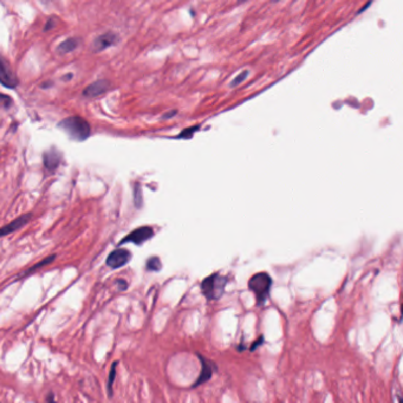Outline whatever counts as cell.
Returning <instances> with one entry per match:
<instances>
[{"label": "cell", "mask_w": 403, "mask_h": 403, "mask_svg": "<svg viewBox=\"0 0 403 403\" xmlns=\"http://www.w3.org/2000/svg\"><path fill=\"white\" fill-rule=\"evenodd\" d=\"M176 114H178V110H172V111H169V113H166V114H164L163 116H162V118H163V120H167V118L174 117Z\"/></svg>", "instance_id": "22"}, {"label": "cell", "mask_w": 403, "mask_h": 403, "mask_svg": "<svg viewBox=\"0 0 403 403\" xmlns=\"http://www.w3.org/2000/svg\"><path fill=\"white\" fill-rule=\"evenodd\" d=\"M130 259H132V253H130L128 249L118 248L115 249V251L111 252L108 256V258H107V265H108L110 268H120L128 264Z\"/></svg>", "instance_id": "5"}, {"label": "cell", "mask_w": 403, "mask_h": 403, "mask_svg": "<svg viewBox=\"0 0 403 403\" xmlns=\"http://www.w3.org/2000/svg\"><path fill=\"white\" fill-rule=\"evenodd\" d=\"M245 2H247V0H238V3H245Z\"/></svg>", "instance_id": "28"}, {"label": "cell", "mask_w": 403, "mask_h": 403, "mask_svg": "<svg viewBox=\"0 0 403 403\" xmlns=\"http://www.w3.org/2000/svg\"><path fill=\"white\" fill-rule=\"evenodd\" d=\"M56 258V256H51V257H48V258H45L44 260H41L40 263H38L37 265H34L33 267H31L30 268V270H28L26 271V273L25 274H28V273H31V272H33V271H36L37 268H40V267H43V266H45V265H48V264H50V263H52V260Z\"/></svg>", "instance_id": "18"}, {"label": "cell", "mask_w": 403, "mask_h": 403, "mask_svg": "<svg viewBox=\"0 0 403 403\" xmlns=\"http://www.w3.org/2000/svg\"><path fill=\"white\" fill-rule=\"evenodd\" d=\"M65 78H63L64 80H67V79H71V77H72V75H68V76H64Z\"/></svg>", "instance_id": "26"}, {"label": "cell", "mask_w": 403, "mask_h": 403, "mask_svg": "<svg viewBox=\"0 0 403 403\" xmlns=\"http://www.w3.org/2000/svg\"><path fill=\"white\" fill-rule=\"evenodd\" d=\"M49 86H52V83H51V82H48V83H45V84H43V86H41V88H50Z\"/></svg>", "instance_id": "25"}, {"label": "cell", "mask_w": 403, "mask_h": 403, "mask_svg": "<svg viewBox=\"0 0 403 403\" xmlns=\"http://www.w3.org/2000/svg\"><path fill=\"white\" fill-rule=\"evenodd\" d=\"M47 401H53V396H48Z\"/></svg>", "instance_id": "27"}, {"label": "cell", "mask_w": 403, "mask_h": 403, "mask_svg": "<svg viewBox=\"0 0 403 403\" xmlns=\"http://www.w3.org/2000/svg\"><path fill=\"white\" fill-rule=\"evenodd\" d=\"M0 104H3L5 108H9V107L12 104V99H11L7 95L0 94Z\"/></svg>", "instance_id": "19"}, {"label": "cell", "mask_w": 403, "mask_h": 403, "mask_svg": "<svg viewBox=\"0 0 403 403\" xmlns=\"http://www.w3.org/2000/svg\"><path fill=\"white\" fill-rule=\"evenodd\" d=\"M58 126L63 132L67 133L72 140L78 142L86 141L90 136L91 133L89 122L84 120L83 117L78 116V115L64 118L63 121L59 122Z\"/></svg>", "instance_id": "1"}, {"label": "cell", "mask_w": 403, "mask_h": 403, "mask_svg": "<svg viewBox=\"0 0 403 403\" xmlns=\"http://www.w3.org/2000/svg\"><path fill=\"white\" fill-rule=\"evenodd\" d=\"M248 74H249V71H248V70H244L243 72H240V74L238 75L237 77L232 80L231 84H229V87H231V88H236V87L239 86V84H241V83L244 82L245 79H246V77L248 76Z\"/></svg>", "instance_id": "17"}, {"label": "cell", "mask_w": 403, "mask_h": 403, "mask_svg": "<svg viewBox=\"0 0 403 403\" xmlns=\"http://www.w3.org/2000/svg\"><path fill=\"white\" fill-rule=\"evenodd\" d=\"M118 41V36L114 32H107L103 33L101 36H98L97 38H95V40L91 44V49H93L94 52H101L104 51L110 47H113Z\"/></svg>", "instance_id": "6"}, {"label": "cell", "mask_w": 403, "mask_h": 403, "mask_svg": "<svg viewBox=\"0 0 403 403\" xmlns=\"http://www.w3.org/2000/svg\"><path fill=\"white\" fill-rule=\"evenodd\" d=\"M0 84L7 89H14L18 86V79L2 56H0Z\"/></svg>", "instance_id": "7"}, {"label": "cell", "mask_w": 403, "mask_h": 403, "mask_svg": "<svg viewBox=\"0 0 403 403\" xmlns=\"http://www.w3.org/2000/svg\"><path fill=\"white\" fill-rule=\"evenodd\" d=\"M370 5H371V0H369V2H368V3L366 4V5H364V6H362V7H360V9H359V11H358V12H357V14H360V13H363V12H364V11H366V10L368 9V7H369Z\"/></svg>", "instance_id": "24"}, {"label": "cell", "mask_w": 403, "mask_h": 403, "mask_svg": "<svg viewBox=\"0 0 403 403\" xmlns=\"http://www.w3.org/2000/svg\"><path fill=\"white\" fill-rule=\"evenodd\" d=\"M272 286V278L266 272H259L248 280V289L256 295L257 305L263 306L266 303Z\"/></svg>", "instance_id": "2"}, {"label": "cell", "mask_w": 403, "mask_h": 403, "mask_svg": "<svg viewBox=\"0 0 403 403\" xmlns=\"http://www.w3.org/2000/svg\"><path fill=\"white\" fill-rule=\"evenodd\" d=\"M153 237H154V231H153V228L148 227V226H143V227L134 229L133 232H130L128 236L124 237L118 244L123 245V244L133 243L135 245H142L144 241L149 240Z\"/></svg>", "instance_id": "4"}, {"label": "cell", "mask_w": 403, "mask_h": 403, "mask_svg": "<svg viewBox=\"0 0 403 403\" xmlns=\"http://www.w3.org/2000/svg\"><path fill=\"white\" fill-rule=\"evenodd\" d=\"M263 342H264V337H263V336H260V337H259V340L257 341L256 343H253V345L251 347V350H256V349L258 348V345H259L260 343H263Z\"/></svg>", "instance_id": "23"}, {"label": "cell", "mask_w": 403, "mask_h": 403, "mask_svg": "<svg viewBox=\"0 0 403 403\" xmlns=\"http://www.w3.org/2000/svg\"><path fill=\"white\" fill-rule=\"evenodd\" d=\"M134 203L137 208H141L142 206V190L140 185H135L134 187Z\"/></svg>", "instance_id": "16"}, {"label": "cell", "mask_w": 403, "mask_h": 403, "mask_svg": "<svg viewBox=\"0 0 403 403\" xmlns=\"http://www.w3.org/2000/svg\"><path fill=\"white\" fill-rule=\"evenodd\" d=\"M79 43L80 41L78 38H68V39H65L58 45L57 51H58L60 55H67V53L75 51V50L79 47Z\"/></svg>", "instance_id": "12"}, {"label": "cell", "mask_w": 403, "mask_h": 403, "mask_svg": "<svg viewBox=\"0 0 403 403\" xmlns=\"http://www.w3.org/2000/svg\"><path fill=\"white\" fill-rule=\"evenodd\" d=\"M116 368H117V362H115V363H113V366H111V370H110L109 378H108V393H109V396H111V395H113V385H114L115 376H116Z\"/></svg>", "instance_id": "15"}, {"label": "cell", "mask_w": 403, "mask_h": 403, "mask_svg": "<svg viewBox=\"0 0 403 403\" xmlns=\"http://www.w3.org/2000/svg\"><path fill=\"white\" fill-rule=\"evenodd\" d=\"M109 88V82L105 79H98L96 82L88 86L83 91V96L86 97H97V96L104 94Z\"/></svg>", "instance_id": "9"}, {"label": "cell", "mask_w": 403, "mask_h": 403, "mask_svg": "<svg viewBox=\"0 0 403 403\" xmlns=\"http://www.w3.org/2000/svg\"><path fill=\"white\" fill-rule=\"evenodd\" d=\"M200 128H201V125L198 124V125L189 126V128H187V129H183L182 132L178 135V139H190V137L193 136L194 134L197 133Z\"/></svg>", "instance_id": "14"}, {"label": "cell", "mask_w": 403, "mask_h": 403, "mask_svg": "<svg viewBox=\"0 0 403 403\" xmlns=\"http://www.w3.org/2000/svg\"><path fill=\"white\" fill-rule=\"evenodd\" d=\"M162 268V264H161V260L157 258V257H152L147 260V270L148 271H154L157 272Z\"/></svg>", "instance_id": "13"}, {"label": "cell", "mask_w": 403, "mask_h": 403, "mask_svg": "<svg viewBox=\"0 0 403 403\" xmlns=\"http://www.w3.org/2000/svg\"><path fill=\"white\" fill-rule=\"evenodd\" d=\"M30 219H31V214L28 213V214H24V216L17 218L16 220L11 221L10 224L3 226V227L0 228V237H5V236H7V234L18 231L19 228H22L23 226H25L26 224H28Z\"/></svg>", "instance_id": "10"}, {"label": "cell", "mask_w": 403, "mask_h": 403, "mask_svg": "<svg viewBox=\"0 0 403 403\" xmlns=\"http://www.w3.org/2000/svg\"><path fill=\"white\" fill-rule=\"evenodd\" d=\"M47 2H48V0H47Z\"/></svg>", "instance_id": "30"}, {"label": "cell", "mask_w": 403, "mask_h": 403, "mask_svg": "<svg viewBox=\"0 0 403 403\" xmlns=\"http://www.w3.org/2000/svg\"><path fill=\"white\" fill-rule=\"evenodd\" d=\"M60 160H62V154L56 148H51L44 153V164L50 172H55L58 168Z\"/></svg>", "instance_id": "11"}, {"label": "cell", "mask_w": 403, "mask_h": 403, "mask_svg": "<svg viewBox=\"0 0 403 403\" xmlns=\"http://www.w3.org/2000/svg\"><path fill=\"white\" fill-rule=\"evenodd\" d=\"M278 2H280V0H272V3H278Z\"/></svg>", "instance_id": "29"}, {"label": "cell", "mask_w": 403, "mask_h": 403, "mask_svg": "<svg viewBox=\"0 0 403 403\" xmlns=\"http://www.w3.org/2000/svg\"><path fill=\"white\" fill-rule=\"evenodd\" d=\"M199 358L201 360V372L197 381L194 382L193 387H199L203 383L208 382L214 374V371L217 370V366L213 362H210L207 358H203L202 356L199 355Z\"/></svg>", "instance_id": "8"}, {"label": "cell", "mask_w": 403, "mask_h": 403, "mask_svg": "<svg viewBox=\"0 0 403 403\" xmlns=\"http://www.w3.org/2000/svg\"><path fill=\"white\" fill-rule=\"evenodd\" d=\"M56 24H57V22L55 20V19L53 18H50L49 20L47 22V25H45V28H44V31L47 32V31H50V30L51 29H53L56 26Z\"/></svg>", "instance_id": "20"}, {"label": "cell", "mask_w": 403, "mask_h": 403, "mask_svg": "<svg viewBox=\"0 0 403 403\" xmlns=\"http://www.w3.org/2000/svg\"><path fill=\"white\" fill-rule=\"evenodd\" d=\"M116 285L120 291H125L126 287H128V283H126L125 280H123V279H118L116 282Z\"/></svg>", "instance_id": "21"}, {"label": "cell", "mask_w": 403, "mask_h": 403, "mask_svg": "<svg viewBox=\"0 0 403 403\" xmlns=\"http://www.w3.org/2000/svg\"><path fill=\"white\" fill-rule=\"evenodd\" d=\"M227 282V278L217 272L202 280L201 292L208 301H218L224 294Z\"/></svg>", "instance_id": "3"}]
</instances>
